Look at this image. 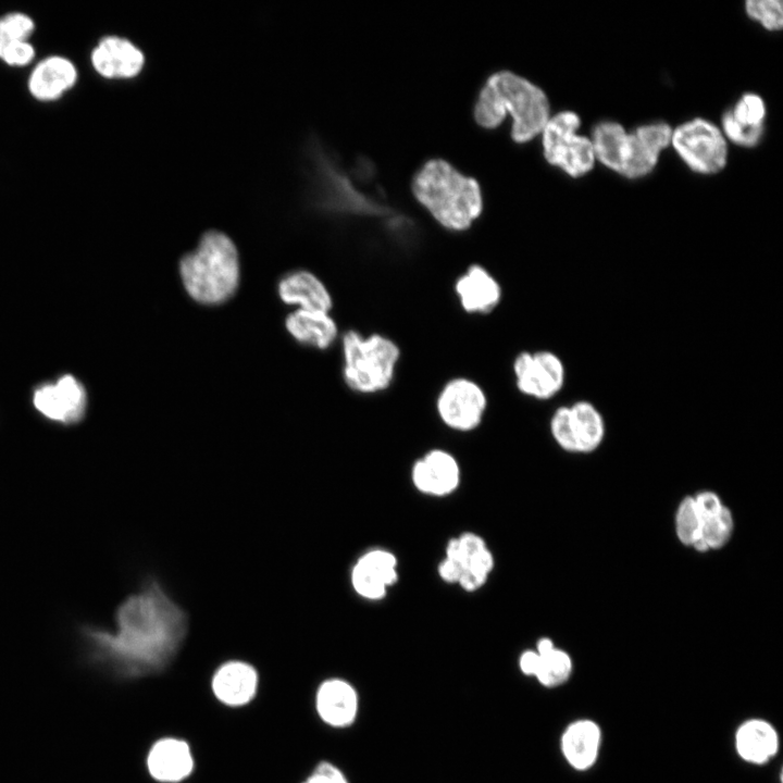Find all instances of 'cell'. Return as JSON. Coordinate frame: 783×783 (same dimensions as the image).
Listing matches in <instances>:
<instances>
[{
  "mask_svg": "<svg viewBox=\"0 0 783 783\" xmlns=\"http://www.w3.org/2000/svg\"><path fill=\"white\" fill-rule=\"evenodd\" d=\"M115 631L85 625L88 659L113 675L136 679L158 673L174 659L188 630L183 608L157 581H148L115 612Z\"/></svg>",
  "mask_w": 783,
  "mask_h": 783,
  "instance_id": "obj_1",
  "label": "cell"
},
{
  "mask_svg": "<svg viewBox=\"0 0 783 783\" xmlns=\"http://www.w3.org/2000/svg\"><path fill=\"white\" fill-rule=\"evenodd\" d=\"M508 114L512 119L513 141L525 144L544 129L549 120V102L538 86L502 70L486 78L474 102L473 116L481 127L494 129Z\"/></svg>",
  "mask_w": 783,
  "mask_h": 783,
  "instance_id": "obj_2",
  "label": "cell"
},
{
  "mask_svg": "<svg viewBox=\"0 0 783 783\" xmlns=\"http://www.w3.org/2000/svg\"><path fill=\"white\" fill-rule=\"evenodd\" d=\"M184 293L202 307L225 304L237 294L241 282L239 251L225 233H203L197 246L184 253L177 263Z\"/></svg>",
  "mask_w": 783,
  "mask_h": 783,
  "instance_id": "obj_3",
  "label": "cell"
},
{
  "mask_svg": "<svg viewBox=\"0 0 783 783\" xmlns=\"http://www.w3.org/2000/svg\"><path fill=\"white\" fill-rule=\"evenodd\" d=\"M411 190L417 201L445 231H469L483 212L477 181L443 159H430L415 172Z\"/></svg>",
  "mask_w": 783,
  "mask_h": 783,
  "instance_id": "obj_4",
  "label": "cell"
},
{
  "mask_svg": "<svg viewBox=\"0 0 783 783\" xmlns=\"http://www.w3.org/2000/svg\"><path fill=\"white\" fill-rule=\"evenodd\" d=\"M338 343L340 376L350 391L370 397L393 387L402 359L397 340L383 332L363 333L348 328L341 332Z\"/></svg>",
  "mask_w": 783,
  "mask_h": 783,
  "instance_id": "obj_5",
  "label": "cell"
},
{
  "mask_svg": "<svg viewBox=\"0 0 783 783\" xmlns=\"http://www.w3.org/2000/svg\"><path fill=\"white\" fill-rule=\"evenodd\" d=\"M672 129L666 123L637 127L633 133L616 122H601L593 129L595 158L612 171L629 177L647 175L659 153L671 142Z\"/></svg>",
  "mask_w": 783,
  "mask_h": 783,
  "instance_id": "obj_6",
  "label": "cell"
},
{
  "mask_svg": "<svg viewBox=\"0 0 783 783\" xmlns=\"http://www.w3.org/2000/svg\"><path fill=\"white\" fill-rule=\"evenodd\" d=\"M489 409L485 387L469 375L448 377L437 389L434 410L438 421L456 433H471L483 424Z\"/></svg>",
  "mask_w": 783,
  "mask_h": 783,
  "instance_id": "obj_7",
  "label": "cell"
},
{
  "mask_svg": "<svg viewBox=\"0 0 783 783\" xmlns=\"http://www.w3.org/2000/svg\"><path fill=\"white\" fill-rule=\"evenodd\" d=\"M580 124L576 113L563 111L549 117L542 130L546 161L571 177L588 173L596 159L591 139L577 135Z\"/></svg>",
  "mask_w": 783,
  "mask_h": 783,
  "instance_id": "obj_8",
  "label": "cell"
},
{
  "mask_svg": "<svg viewBox=\"0 0 783 783\" xmlns=\"http://www.w3.org/2000/svg\"><path fill=\"white\" fill-rule=\"evenodd\" d=\"M517 391L523 397L547 401L555 398L566 383V365L554 351L521 350L511 361Z\"/></svg>",
  "mask_w": 783,
  "mask_h": 783,
  "instance_id": "obj_9",
  "label": "cell"
},
{
  "mask_svg": "<svg viewBox=\"0 0 783 783\" xmlns=\"http://www.w3.org/2000/svg\"><path fill=\"white\" fill-rule=\"evenodd\" d=\"M671 142L694 172L714 174L726 164L728 147L720 129L704 119H694L672 130Z\"/></svg>",
  "mask_w": 783,
  "mask_h": 783,
  "instance_id": "obj_10",
  "label": "cell"
},
{
  "mask_svg": "<svg viewBox=\"0 0 783 783\" xmlns=\"http://www.w3.org/2000/svg\"><path fill=\"white\" fill-rule=\"evenodd\" d=\"M452 294L460 310L474 316L493 313L504 299L500 281L490 270L477 262L469 264L456 276Z\"/></svg>",
  "mask_w": 783,
  "mask_h": 783,
  "instance_id": "obj_11",
  "label": "cell"
},
{
  "mask_svg": "<svg viewBox=\"0 0 783 783\" xmlns=\"http://www.w3.org/2000/svg\"><path fill=\"white\" fill-rule=\"evenodd\" d=\"M461 468L455 455L444 448H432L411 468L413 486L422 494L444 497L459 486Z\"/></svg>",
  "mask_w": 783,
  "mask_h": 783,
  "instance_id": "obj_12",
  "label": "cell"
},
{
  "mask_svg": "<svg viewBox=\"0 0 783 783\" xmlns=\"http://www.w3.org/2000/svg\"><path fill=\"white\" fill-rule=\"evenodd\" d=\"M398 561L386 549H371L358 558L350 573L355 592L368 600H380L398 580Z\"/></svg>",
  "mask_w": 783,
  "mask_h": 783,
  "instance_id": "obj_13",
  "label": "cell"
},
{
  "mask_svg": "<svg viewBox=\"0 0 783 783\" xmlns=\"http://www.w3.org/2000/svg\"><path fill=\"white\" fill-rule=\"evenodd\" d=\"M275 288L279 301L293 309L332 313L334 308L330 288L310 270L295 269L284 273Z\"/></svg>",
  "mask_w": 783,
  "mask_h": 783,
  "instance_id": "obj_14",
  "label": "cell"
},
{
  "mask_svg": "<svg viewBox=\"0 0 783 783\" xmlns=\"http://www.w3.org/2000/svg\"><path fill=\"white\" fill-rule=\"evenodd\" d=\"M94 71L107 79H124L137 76L145 64L142 51L130 40L116 36H103L90 52Z\"/></svg>",
  "mask_w": 783,
  "mask_h": 783,
  "instance_id": "obj_15",
  "label": "cell"
},
{
  "mask_svg": "<svg viewBox=\"0 0 783 783\" xmlns=\"http://www.w3.org/2000/svg\"><path fill=\"white\" fill-rule=\"evenodd\" d=\"M86 402L83 385L72 375H64L54 384L39 387L34 395V405L41 414L66 424L83 418Z\"/></svg>",
  "mask_w": 783,
  "mask_h": 783,
  "instance_id": "obj_16",
  "label": "cell"
},
{
  "mask_svg": "<svg viewBox=\"0 0 783 783\" xmlns=\"http://www.w3.org/2000/svg\"><path fill=\"white\" fill-rule=\"evenodd\" d=\"M602 745L601 726L593 719L571 721L560 736V751L570 768L586 772L597 763Z\"/></svg>",
  "mask_w": 783,
  "mask_h": 783,
  "instance_id": "obj_17",
  "label": "cell"
},
{
  "mask_svg": "<svg viewBox=\"0 0 783 783\" xmlns=\"http://www.w3.org/2000/svg\"><path fill=\"white\" fill-rule=\"evenodd\" d=\"M283 324L288 336L298 345L319 351L335 346L341 334L331 312L293 309Z\"/></svg>",
  "mask_w": 783,
  "mask_h": 783,
  "instance_id": "obj_18",
  "label": "cell"
},
{
  "mask_svg": "<svg viewBox=\"0 0 783 783\" xmlns=\"http://www.w3.org/2000/svg\"><path fill=\"white\" fill-rule=\"evenodd\" d=\"M78 80V71L72 60L54 54L40 60L27 80L30 96L40 102H52L69 92Z\"/></svg>",
  "mask_w": 783,
  "mask_h": 783,
  "instance_id": "obj_19",
  "label": "cell"
},
{
  "mask_svg": "<svg viewBox=\"0 0 783 783\" xmlns=\"http://www.w3.org/2000/svg\"><path fill=\"white\" fill-rule=\"evenodd\" d=\"M734 749L738 758L748 765H768L780 750L779 732L766 719H746L734 732Z\"/></svg>",
  "mask_w": 783,
  "mask_h": 783,
  "instance_id": "obj_20",
  "label": "cell"
},
{
  "mask_svg": "<svg viewBox=\"0 0 783 783\" xmlns=\"http://www.w3.org/2000/svg\"><path fill=\"white\" fill-rule=\"evenodd\" d=\"M315 707L321 720L333 728L351 725L359 712V695L348 681L333 678L318 688Z\"/></svg>",
  "mask_w": 783,
  "mask_h": 783,
  "instance_id": "obj_21",
  "label": "cell"
},
{
  "mask_svg": "<svg viewBox=\"0 0 783 783\" xmlns=\"http://www.w3.org/2000/svg\"><path fill=\"white\" fill-rule=\"evenodd\" d=\"M766 104L756 94H745L722 116V127L726 137L743 147L756 146L763 135Z\"/></svg>",
  "mask_w": 783,
  "mask_h": 783,
  "instance_id": "obj_22",
  "label": "cell"
},
{
  "mask_svg": "<svg viewBox=\"0 0 783 783\" xmlns=\"http://www.w3.org/2000/svg\"><path fill=\"white\" fill-rule=\"evenodd\" d=\"M147 769L160 782L174 783L186 779L194 769L189 745L174 737L159 739L147 755Z\"/></svg>",
  "mask_w": 783,
  "mask_h": 783,
  "instance_id": "obj_23",
  "label": "cell"
},
{
  "mask_svg": "<svg viewBox=\"0 0 783 783\" xmlns=\"http://www.w3.org/2000/svg\"><path fill=\"white\" fill-rule=\"evenodd\" d=\"M258 674L252 666L244 661L223 663L212 678V691L215 697L228 706L248 704L254 696Z\"/></svg>",
  "mask_w": 783,
  "mask_h": 783,
  "instance_id": "obj_24",
  "label": "cell"
},
{
  "mask_svg": "<svg viewBox=\"0 0 783 783\" xmlns=\"http://www.w3.org/2000/svg\"><path fill=\"white\" fill-rule=\"evenodd\" d=\"M577 452H592L602 442L605 422L589 401L579 400L569 406Z\"/></svg>",
  "mask_w": 783,
  "mask_h": 783,
  "instance_id": "obj_25",
  "label": "cell"
},
{
  "mask_svg": "<svg viewBox=\"0 0 783 783\" xmlns=\"http://www.w3.org/2000/svg\"><path fill=\"white\" fill-rule=\"evenodd\" d=\"M539 658L535 679L542 686L556 688L569 681L573 672V661L567 651L555 647L548 654L539 655Z\"/></svg>",
  "mask_w": 783,
  "mask_h": 783,
  "instance_id": "obj_26",
  "label": "cell"
},
{
  "mask_svg": "<svg viewBox=\"0 0 783 783\" xmlns=\"http://www.w3.org/2000/svg\"><path fill=\"white\" fill-rule=\"evenodd\" d=\"M733 531V517L726 507L714 515L701 521L700 538L708 548H720L729 540Z\"/></svg>",
  "mask_w": 783,
  "mask_h": 783,
  "instance_id": "obj_27",
  "label": "cell"
},
{
  "mask_svg": "<svg viewBox=\"0 0 783 783\" xmlns=\"http://www.w3.org/2000/svg\"><path fill=\"white\" fill-rule=\"evenodd\" d=\"M701 519L695 508L693 497L684 498L679 505L675 518V531L679 539L691 545L700 537Z\"/></svg>",
  "mask_w": 783,
  "mask_h": 783,
  "instance_id": "obj_28",
  "label": "cell"
},
{
  "mask_svg": "<svg viewBox=\"0 0 783 783\" xmlns=\"http://www.w3.org/2000/svg\"><path fill=\"white\" fill-rule=\"evenodd\" d=\"M35 29V21L26 13L16 11L0 16V41L29 40Z\"/></svg>",
  "mask_w": 783,
  "mask_h": 783,
  "instance_id": "obj_29",
  "label": "cell"
},
{
  "mask_svg": "<svg viewBox=\"0 0 783 783\" xmlns=\"http://www.w3.org/2000/svg\"><path fill=\"white\" fill-rule=\"evenodd\" d=\"M745 9L768 30H779L783 26V4L780 0H748Z\"/></svg>",
  "mask_w": 783,
  "mask_h": 783,
  "instance_id": "obj_30",
  "label": "cell"
},
{
  "mask_svg": "<svg viewBox=\"0 0 783 783\" xmlns=\"http://www.w3.org/2000/svg\"><path fill=\"white\" fill-rule=\"evenodd\" d=\"M549 431L554 440L566 451L577 452L569 406H559L549 420Z\"/></svg>",
  "mask_w": 783,
  "mask_h": 783,
  "instance_id": "obj_31",
  "label": "cell"
},
{
  "mask_svg": "<svg viewBox=\"0 0 783 783\" xmlns=\"http://www.w3.org/2000/svg\"><path fill=\"white\" fill-rule=\"evenodd\" d=\"M36 55V49L29 40L0 41V61L8 66L24 67L30 64Z\"/></svg>",
  "mask_w": 783,
  "mask_h": 783,
  "instance_id": "obj_32",
  "label": "cell"
},
{
  "mask_svg": "<svg viewBox=\"0 0 783 783\" xmlns=\"http://www.w3.org/2000/svg\"><path fill=\"white\" fill-rule=\"evenodd\" d=\"M302 783H349L343 771L328 761H321Z\"/></svg>",
  "mask_w": 783,
  "mask_h": 783,
  "instance_id": "obj_33",
  "label": "cell"
},
{
  "mask_svg": "<svg viewBox=\"0 0 783 783\" xmlns=\"http://www.w3.org/2000/svg\"><path fill=\"white\" fill-rule=\"evenodd\" d=\"M693 499L701 521L714 515L723 507L720 498L712 492H703Z\"/></svg>",
  "mask_w": 783,
  "mask_h": 783,
  "instance_id": "obj_34",
  "label": "cell"
},
{
  "mask_svg": "<svg viewBox=\"0 0 783 783\" xmlns=\"http://www.w3.org/2000/svg\"><path fill=\"white\" fill-rule=\"evenodd\" d=\"M495 567V558L488 547L469 558L463 568H468L478 574L489 576Z\"/></svg>",
  "mask_w": 783,
  "mask_h": 783,
  "instance_id": "obj_35",
  "label": "cell"
},
{
  "mask_svg": "<svg viewBox=\"0 0 783 783\" xmlns=\"http://www.w3.org/2000/svg\"><path fill=\"white\" fill-rule=\"evenodd\" d=\"M463 557L464 564L470 557L487 547L486 542L482 536L473 532H465L458 536ZM464 567V566H463Z\"/></svg>",
  "mask_w": 783,
  "mask_h": 783,
  "instance_id": "obj_36",
  "label": "cell"
},
{
  "mask_svg": "<svg viewBox=\"0 0 783 783\" xmlns=\"http://www.w3.org/2000/svg\"><path fill=\"white\" fill-rule=\"evenodd\" d=\"M539 655L536 652L535 649H527L522 651L518 660L519 670L525 676L535 678L539 666Z\"/></svg>",
  "mask_w": 783,
  "mask_h": 783,
  "instance_id": "obj_37",
  "label": "cell"
},
{
  "mask_svg": "<svg viewBox=\"0 0 783 783\" xmlns=\"http://www.w3.org/2000/svg\"><path fill=\"white\" fill-rule=\"evenodd\" d=\"M487 580V576L478 574L468 568H463L457 584H459L465 592L472 593L480 589Z\"/></svg>",
  "mask_w": 783,
  "mask_h": 783,
  "instance_id": "obj_38",
  "label": "cell"
},
{
  "mask_svg": "<svg viewBox=\"0 0 783 783\" xmlns=\"http://www.w3.org/2000/svg\"><path fill=\"white\" fill-rule=\"evenodd\" d=\"M463 567L452 560L445 558L439 562L437 567V573L439 577L446 583H458L459 577L462 573Z\"/></svg>",
  "mask_w": 783,
  "mask_h": 783,
  "instance_id": "obj_39",
  "label": "cell"
},
{
  "mask_svg": "<svg viewBox=\"0 0 783 783\" xmlns=\"http://www.w3.org/2000/svg\"><path fill=\"white\" fill-rule=\"evenodd\" d=\"M445 558L464 566V557L458 537L450 538L446 545Z\"/></svg>",
  "mask_w": 783,
  "mask_h": 783,
  "instance_id": "obj_40",
  "label": "cell"
},
{
  "mask_svg": "<svg viewBox=\"0 0 783 783\" xmlns=\"http://www.w3.org/2000/svg\"><path fill=\"white\" fill-rule=\"evenodd\" d=\"M555 647L554 642L549 637H542L537 641L535 650L538 655H545L551 651Z\"/></svg>",
  "mask_w": 783,
  "mask_h": 783,
  "instance_id": "obj_41",
  "label": "cell"
}]
</instances>
